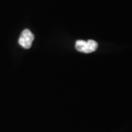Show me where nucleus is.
<instances>
[{
    "label": "nucleus",
    "instance_id": "nucleus-1",
    "mask_svg": "<svg viewBox=\"0 0 132 132\" xmlns=\"http://www.w3.org/2000/svg\"><path fill=\"white\" fill-rule=\"evenodd\" d=\"M76 48L77 51L83 53H92L98 48V43L93 40L87 41L79 40L76 42Z\"/></svg>",
    "mask_w": 132,
    "mask_h": 132
},
{
    "label": "nucleus",
    "instance_id": "nucleus-2",
    "mask_svg": "<svg viewBox=\"0 0 132 132\" xmlns=\"http://www.w3.org/2000/svg\"><path fill=\"white\" fill-rule=\"evenodd\" d=\"M34 38L35 37L32 32L26 29L21 32V35L19 38V44L24 48L28 49L32 46V43L34 40Z\"/></svg>",
    "mask_w": 132,
    "mask_h": 132
}]
</instances>
